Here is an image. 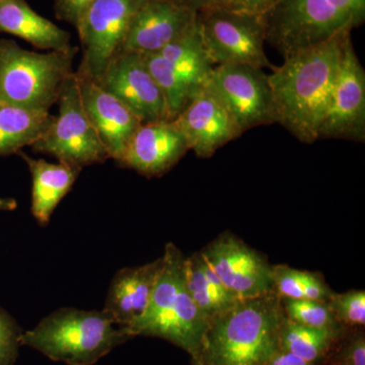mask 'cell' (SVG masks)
Listing matches in <instances>:
<instances>
[{
  "instance_id": "6da1fadb",
  "label": "cell",
  "mask_w": 365,
  "mask_h": 365,
  "mask_svg": "<svg viewBox=\"0 0 365 365\" xmlns=\"http://www.w3.org/2000/svg\"><path fill=\"white\" fill-rule=\"evenodd\" d=\"M349 40L351 30L343 31L326 42L290 55L268 76L275 123L282 125L302 143L319 139Z\"/></svg>"
},
{
  "instance_id": "7a4b0ae2",
  "label": "cell",
  "mask_w": 365,
  "mask_h": 365,
  "mask_svg": "<svg viewBox=\"0 0 365 365\" xmlns=\"http://www.w3.org/2000/svg\"><path fill=\"white\" fill-rule=\"evenodd\" d=\"M284 319L274 292L237 300L209 323L198 359L207 365H265L279 349Z\"/></svg>"
},
{
  "instance_id": "3957f363",
  "label": "cell",
  "mask_w": 365,
  "mask_h": 365,
  "mask_svg": "<svg viewBox=\"0 0 365 365\" xmlns=\"http://www.w3.org/2000/svg\"><path fill=\"white\" fill-rule=\"evenodd\" d=\"M162 257L163 268L145 313L125 329L132 338H160L181 348L191 359H198L209 324L187 287L186 257L173 242L165 245Z\"/></svg>"
},
{
  "instance_id": "277c9868",
  "label": "cell",
  "mask_w": 365,
  "mask_h": 365,
  "mask_svg": "<svg viewBox=\"0 0 365 365\" xmlns=\"http://www.w3.org/2000/svg\"><path fill=\"white\" fill-rule=\"evenodd\" d=\"M132 337L109 314L61 307L44 317L21 335V346L32 348L52 361L93 365Z\"/></svg>"
},
{
  "instance_id": "5b68a950",
  "label": "cell",
  "mask_w": 365,
  "mask_h": 365,
  "mask_svg": "<svg viewBox=\"0 0 365 365\" xmlns=\"http://www.w3.org/2000/svg\"><path fill=\"white\" fill-rule=\"evenodd\" d=\"M79 48L39 53L13 40H0V104L49 111L57 104L67 79L74 73Z\"/></svg>"
},
{
  "instance_id": "8992f818",
  "label": "cell",
  "mask_w": 365,
  "mask_h": 365,
  "mask_svg": "<svg viewBox=\"0 0 365 365\" xmlns=\"http://www.w3.org/2000/svg\"><path fill=\"white\" fill-rule=\"evenodd\" d=\"M264 21L266 41L284 58L355 28L330 0H279Z\"/></svg>"
},
{
  "instance_id": "52a82bcc",
  "label": "cell",
  "mask_w": 365,
  "mask_h": 365,
  "mask_svg": "<svg viewBox=\"0 0 365 365\" xmlns=\"http://www.w3.org/2000/svg\"><path fill=\"white\" fill-rule=\"evenodd\" d=\"M58 115L44 133L31 145L35 153L83 170L103 163L110 157L81 104L76 72L67 79L58 102Z\"/></svg>"
},
{
  "instance_id": "ba28073f",
  "label": "cell",
  "mask_w": 365,
  "mask_h": 365,
  "mask_svg": "<svg viewBox=\"0 0 365 365\" xmlns=\"http://www.w3.org/2000/svg\"><path fill=\"white\" fill-rule=\"evenodd\" d=\"M197 24L212 66L242 64L273 68L264 48V16L235 9H209L197 13Z\"/></svg>"
},
{
  "instance_id": "9c48e42d",
  "label": "cell",
  "mask_w": 365,
  "mask_h": 365,
  "mask_svg": "<svg viewBox=\"0 0 365 365\" xmlns=\"http://www.w3.org/2000/svg\"><path fill=\"white\" fill-rule=\"evenodd\" d=\"M141 55L162 88L173 121L207 85L213 68L204 49L197 20L195 26L179 40L157 53Z\"/></svg>"
},
{
  "instance_id": "30bf717a",
  "label": "cell",
  "mask_w": 365,
  "mask_h": 365,
  "mask_svg": "<svg viewBox=\"0 0 365 365\" xmlns=\"http://www.w3.org/2000/svg\"><path fill=\"white\" fill-rule=\"evenodd\" d=\"M146 0H95L79 20L83 56L78 78L97 79L123 49L134 16Z\"/></svg>"
},
{
  "instance_id": "8fae6325",
  "label": "cell",
  "mask_w": 365,
  "mask_h": 365,
  "mask_svg": "<svg viewBox=\"0 0 365 365\" xmlns=\"http://www.w3.org/2000/svg\"><path fill=\"white\" fill-rule=\"evenodd\" d=\"M223 287L237 300L272 292V265L265 255L232 232L218 235L200 251Z\"/></svg>"
},
{
  "instance_id": "7c38bea8",
  "label": "cell",
  "mask_w": 365,
  "mask_h": 365,
  "mask_svg": "<svg viewBox=\"0 0 365 365\" xmlns=\"http://www.w3.org/2000/svg\"><path fill=\"white\" fill-rule=\"evenodd\" d=\"M209 85L220 96L244 133L275 123L272 91L263 69L242 64L213 67Z\"/></svg>"
},
{
  "instance_id": "4fadbf2b",
  "label": "cell",
  "mask_w": 365,
  "mask_h": 365,
  "mask_svg": "<svg viewBox=\"0 0 365 365\" xmlns=\"http://www.w3.org/2000/svg\"><path fill=\"white\" fill-rule=\"evenodd\" d=\"M95 81L129 108L141 123L170 121L162 88L139 53L120 52Z\"/></svg>"
},
{
  "instance_id": "5bb4252c",
  "label": "cell",
  "mask_w": 365,
  "mask_h": 365,
  "mask_svg": "<svg viewBox=\"0 0 365 365\" xmlns=\"http://www.w3.org/2000/svg\"><path fill=\"white\" fill-rule=\"evenodd\" d=\"M321 138L364 141L365 72L351 40L343 51L330 105L319 127Z\"/></svg>"
},
{
  "instance_id": "9a60e30c",
  "label": "cell",
  "mask_w": 365,
  "mask_h": 365,
  "mask_svg": "<svg viewBox=\"0 0 365 365\" xmlns=\"http://www.w3.org/2000/svg\"><path fill=\"white\" fill-rule=\"evenodd\" d=\"M174 121L184 134L190 150L198 158L212 157L220 148L242 134L232 113L209 81Z\"/></svg>"
},
{
  "instance_id": "2e32d148",
  "label": "cell",
  "mask_w": 365,
  "mask_h": 365,
  "mask_svg": "<svg viewBox=\"0 0 365 365\" xmlns=\"http://www.w3.org/2000/svg\"><path fill=\"white\" fill-rule=\"evenodd\" d=\"M196 20V11L187 4L146 0L134 16L122 51L143 55L160 51L188 33Z\"/></svg>"
},
{
  "instance_id": "e0dca14e",
  "label": "cell",
  "mask_w": 365,
  "mask_h": 365,
  "mask_svg": "<svg viewBox=\"0 0 365 365\" xmlns=\"http://www.w3.org/2000/svg\"><path fill=\"white\" fill-rule=\"evenodd\" d=\"M188 150L189 144L174 120L141 124L118 163L150 179L172 170Z\"/></svg>"
},
{
  "instance_id": "ac0fdd59",
  "label": "cell",
  "mask_w": 365,
  "mask_h": 365,
  "mask_svg": "<svg viewBox=\"0 0 365 365\" xmlns=\"http://www.w3.org/2000/svg\"><path fill=\"white\" fill-rule=\"evenodd\" d=\"M78 79L83 109L110 158L118 163L143 123L129 108L95 81L78 76Z\"/></svg>"
},
{
  "instance_id": "d6986e66",
  "label": "cell",
  "mask_w": 365,
  "mask_h": 365,
  "mask_svg": "<svg viewBox=\"0 0 365 365\" xmlns=\"http://www.w3.org/2000/svg\"><path fill=\"white\" fill-rule=\"evenodd\" d=\"M163 257L137 267L120 269L110 283L103 309L116 325L128 328L145 313L160 270Z\"/></svg>"
},
{
  "instance_id": "ffe728a7",
  "label": "cell",
  "mask_w": 365,
  "mask_h": 365,
  "mask_svg": "<svg viewBox=\"0 0 365 365\" xmlns=\"http://www.w3.org/2000/svg\"><path fill=\"white\" fill-rule=\"evenodd\" d=\"M0 33L9 34L48 51H68L71 35L40 16L26 0H0Z\"/></svg>"
},
{
  "instance_id": "44dd1931",
  "label": "cell",
  "mask_w": 365,
  "mask_h": 365,
  "mask_svg": "<svg viewBox=\"0 0 365 365\" xmlns=\"http://www.w3.org/2000/svg\"><path fill=\"white\" fill-rule=\"evenodd\" d=\"M25 160L32 176L31 211L36 222L46 227L53 212L71 191L81 170L63 163H48L42 158H33L23 151L19 153Z\"/></svg>"
},
{
  "instance_id": "7402d4cb",
  "label": "cell",
  "mask_w": 365,
  "mask_h": 365,
  "mask_svg": "<svg viewBox=\"0 0 365 365\" xmlns=\"http://www.w3.org/2000/svg\"><path fill=\"white\" fill-rule=\"evenodd\" d=\"M185 274L190 294L208 324L237 302L223 287L200 252L186 257Z\"/></svg>"
},
{
  "instance_id": "603a6c76",
  "label": "cell",
  "mask_w": 365,
  "mask_h": 365,
  "mask_svg": "<svg viewBox=\"0 0 365 365\" xmlns=\"http://www.w3.org/2000/svg\"><path fill=\"white\" fill-rule=\"evenodd\" d=\"M49 111L0 104V158L18 155L40 138L53 121Z\"/></svg>"
},
{
  "instance_id": "cb8c5ba5",
  "label": "cell",
  "mask_w": 365,
  "mask_h": 365,
  "mask_svg": "<svg viewBox=\"0 0 365 365\" xmlns=\"http://www.w3.org/2000/svg\"><path fill=\"white\" fill-rule=\"evenodd\" d=\"M344 330L337 332L311 328L294 323L285 317L280 328L279 349L322 365Z\"/></svg>"
},
{
  "instance_id": "d4e9b609",
  "label": "cell",
  "mask_w": 365,
  "mask_h": 365,
  "mask_svg": "<svg viewBox=\"0 0 365 365\" xmlns=\"http://www.w3.org/2000/svg\"><path fill=\"white\" fill-rule=\"evenodd\" d=\"M272 289L281 299L328 302L334 292L321 273L272 265Z\"/></svg>"
},
{
  "instance_id": "484cf974",
  "label": "cell",
  "mask_w": 365,
  "mask_h": 365,
  "mask_svg": "<svg viewBox=\"0 0 365 365\" xmlns=\"http://www.w3.org/2000/svg\"><path fill=\"white\" fill-rule=\"evenodd\" d=\"M281 304H282L285 317L299 325L337 331V332L345 329L336 322L328 302L281 299Z\"/></svg>"
},
{
  "instance_id": "4316f807",
  "label": "cell",
  "mask_w": 365,
  "mask_h": 365,
  "mask_svg": "<svg viewBox=\"0 0 365 365\" xmlns=\"http://www.w3.org/2000/svg\"><path fill=\"white\" fill-rule=\"evenodd\" d=\"M336 322L343 328H364V290H350L344 294H336L328 300Z\"/></svg>"
},
{
  "instance_id": "83f0119b",
  "label": "cell",
  "mask_w": 365,
  "mask_h": 365,
  "mask_svg": "<svg viewBox=\"0 0 365 365\" xmlns=\"http://www.w3.org/2000/svg\"><path fill=\"white\" fill-rule=\"evenodd\" d=\"M324 364L365 365V334L361 328L347 329L335 343Z\"/></svg>"
},
{
  "instance_id": "f1b7e54d",
  "label": "cell",
  "mask_w": 365,
  "mask_h": 365,
  "mask_svg": "<svg viewBox=\"0 0 365 365\" xmlns=\"http://www.w3.org/2000/svg\"><path fill=\"white\" fill-rule=\"evenodd\" d=\"M24 331L9 312L0 304V365H16Z\"/></svg>"
},
{
  "instance_id": "f546056e",
  "label": "cell",
  "mask_w": 365,
  "mask_h": 365,
  "mask_svg": "<svg viewBox=\"0 0 365 365\" xmlns=\"http://www.w3.org/2000/svg\"><path fill=\"white\" fill-rule=\"evenodd\" d=\"M95 0H55L56 19L66 21L76 28L83 14Z\"/></svg>"
},
{
  "instance_id": "4dcf8cb0",
  "label": "cell",
  "mask_w": 365,
  "mask_h": 365,
  "mask_svg": "<svg viewBox=\"0 0 365 365\" xmlns=\"http://www.w3.org/2000/svg\"><path fill=\"white\" fill-rule=\"evenodd\" d=\"M330 1L352 21L355 26H359L364 21L365 0H330Z\"/></svg>"
},
{
  "instance_id": "1f68e13d",
  "label": "cell",
  "mask_w": 365,
  "mask_h": 365,
  "mask_svg": "<svg viewBox=\"0 0 365 365\" xmlns=\"http://www.w3.org/2000/svg\"><path fill=\"white\" fill-rule=\"evenodd\" d=\"M278 1L279 0H234L230 9L264 16Z\"/></svg>"
},
{
  "instance_id": "d6a6232c",
  "label": "cell",
  "mask_w": 365,
  "mask_h": 365,
  "mask_svg": "<svg viewBox=\"0 0 365 365\" xmlns=\"http://www.w3.org/2000/svg\"><path fill=\"white\" fill-rule=\"evenodd\" d=\"M265 365H319L313 362L297 356L292 353L284 351V350L278 349L274 353L272 356L269 359Z\"/></svg>"
},
{
  "instance_id": "836d02e7",
  "label": "cell",
  "mask_w": 365,
  "mask_h": 365,
  "mask_svg": "<svg viewBox=\"0 0 365 365\" xmlns=\"http://www.w3.org/2000/svg\"><path fill=\"white\" fill-rule=\"evenodd\" d=\"M234 0H188L189 6L199 13V11H209V9H232Z\"/></svg>"
},
{
  "instance_id": "e575fe53",
  "label": "cell",
  "mask_w": 365,
  "mask_h": 365,
  "mask_svg": "<svg viewBox=\"0 0 365 365\" xmlns=\"http://www.w3.org/2000/svg\"><path fill=\"white\" fill-rule=\"evenodd\" d=\"M18 208V201L9 197L0 196V211H14Z\"/></svg>"
},
{
  "instance_id": "d590c367",
  "label": "cell",
  "mask_w": 365,
  "mask_h": 365,
  "mask_svg": "<svg viewBox=\"0 0 365 365\" xmlns=\"http://www.w3.org/2000/svg\"><path fill=\"white\" fill-rule=\"evenodd\" d=\"M191 365H207L204 364L202 360L199 359H191Z\"/></svg>"
},
{
  "instance_id": "8d00e7d4",
  "label": "cell",
  "mask_w": 365,
  "mask_h": 365,
  "mask_svg": "<svg viewBox=\"0 0 365 365\" xmlns=\"http://www.w3.org/2000/svg\"><path fill=\"white\" fill-rule=\"evenodd\" d=\"M174 1L182 2V4H188V0H174ZM188 6H189V4H188Z\"/></svg>"
}]
</instances>
